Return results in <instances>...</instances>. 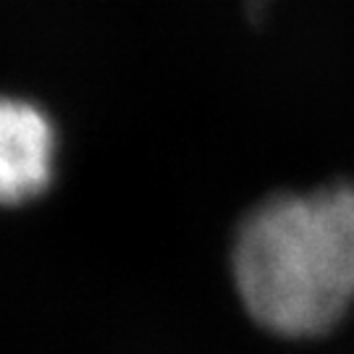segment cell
Wrapping results in <instances>:
<instances>
[{
	"instance_id": "3",
	"label": "cell",
	"mask_w": 354,
	"mask_h": 354,
	"mask_svg": "<svg viewBox=\"0 0 354 354\" xmlns=\"http://www.w3.org/2000/svg\"><path fill=\"white\" fill-rule=\"evenodd\" d=\"M247 3H250V8H252L254 13H260L268 6V3H270V0H247Z\"/></svg>"
},
{
	"instance_id": "1",
	"label": "cell",
	"mask_w": 354,
	"mask_h": 354,
	"mask_svg": "<svg viewBox=\"0 0 354 354\" xmlns=\"http://www.w3.org/2000/svg\"><path fill=\"white\" fill-rule=\"evenodd\" d=\"M234 276L263 328L291 339L333 328L354 304V184L257 205L236 234Z\"/></svg>"
},
{
	"instance_id": "2",
	"label": "cell",
	"mask_w": 354,
	"mask_h": 354,
	"mask_svg": "<svg viewBox=\"0 0 354 354\" xmlns=\"http://www.w3.org/2000/svg\"><path fill=\"white\" fill-rule=\"evenodd\" d=\"M55 131L37 105L0 97V205H19L50 184Z\"/></svg>"
}]
</instances>
